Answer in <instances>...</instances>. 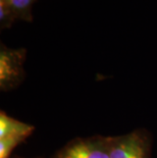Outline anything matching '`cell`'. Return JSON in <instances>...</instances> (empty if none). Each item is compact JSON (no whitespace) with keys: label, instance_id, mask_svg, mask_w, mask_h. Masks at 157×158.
Masks as SVG:
<instances>
[{"label":"cell","instance_id":"6da1fadb","mask_svg":"<svg viewBox=\"0 0 157 158\" xmlns=\"http://www.w3.org/2000/svg\"><path fill=\"white\" fill-rule=\"evenodd\" d=\"M152 138L145 129L110 136V158H151Z\"/></svg>","mask_w":157,"mask_h":158},{"label":"cell","instance_id":"7a4b0ae2","mask_svg":"<svg viewBox=\"0 0 157 158\" xmlns=\"http://www.w3.org/2000/svg\"><path fill=\"white\" fill-rule=\"evenodd\" d=\"M27 49L9 48L0 45V90L8 92L22 85L26 78L25 61Z\"/></svg>","mask_w":157,"mask_h":158},{"label":"cell","instance_id":"3957f363","mask_svg":"<svg viewBox=\"0 0 157 158\" xmlns=\"http://www.w3.org/2000/svg\"><path fill=\"white\" fill-rule=\"evenodd\" d=\"M52 158H110V136L75 138Z\"/></svg>","mask_w":157,"mask_h":158},{"label":"cell","instance_id":"277c9868","mask_svg":"<svg viewBox=\"0 0 157 158\" xmlns=\"http://www.w3.org/2000/svg\"><path fill=\"white\" fill-rule=\"evenodd\" d=\"M34 130L35 127L32 124L13 118L3 110L0 111V139L16 135L29 138L34 132Z\"/></svg>","mask_w":157,"mask_h":158},{"label":"cell","instance_id":"5b68a950","mask_svg":"<svg viewBox=\"0 0 157 158\" xmlns=\"http://www.w3.org/2000/svg\"><path fill=\"white\" fill-rule=\"evenodd\" d=\"M38 0H6L14 11L18 21L33 22V6Z\"/></svg>","mask_w":157,"mask_h":158},{"label":"cell","instance_id":"8992f818","mask_svg":"<svg viewBox=\"0 0 157 158\" xmlns=\"http://www.w3.org/2000/svg\"><path fill=\"white\" fill-rule=\"evenodd\" d=\"M25 136H9L4 139H0V158H10L13 149L27 140Z\"/></svg>","mask_w":157,"mask_h":158},{"label":"cell","instance_id":"52a82bcc","mask_svg":"<svg viewBox=\"0 0 157 158\" xmlns=\"http://www.w3.org/2000/svg\"><path fill=\"white\" fill-rule=\"evenodd\" d=\"M15 21H18V19L10 5L6 0H0V29H10Z\"/></svg>","mask_w":157,"mask_h":158},{"label":"cell","instance_id":"ba28073f","mask_svg":"<svg viewBox=\"0 0 157 158\" xmlns=\"http://www.w3.org/2000/svg\"><path fill=\"white\" fill-rule=\"evenodd\" d=\"M13 158H25V157H13ZM38 158H40V157H38Z\"/></svg>","mask_w":157,"mask_h":158}]
</instances>
